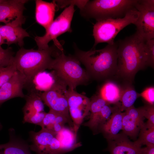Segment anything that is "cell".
Instances as JSON below:
<instances>
[{
	"instance_id": "6da1fadb",
	"label": "cell",
	"mask_w": 154,
	"mask_h": 154,
	"mask_svg": "<svg viewBox=\"0 0 154 154\" xmlns=\"http://www.w3.org/2000/svg\"><path fill=\"white\" fill-rule=\"evenodd\" d=\"M117 44V74L131 82L139 70L154 65V39L145 41L135 33Z\"/></svg>"
},
{
	"instance_id": "7a4b0ae2",
	"label": "cell",
	"mask_w": 154,
	"mask_h": 154,
	"mask_svg": "<svg viewBox=\"0 0 154 154\" xmlns=\"http://www.w3.org/2000/svg\"><path fill=\"white\" fill-rule=\"evenodd\" d=\"M75 47V57L84 66L90 77L101 79L117 74V42L108 44L102 49L92 48L88 51Z\"/></svg>"
},
{
	"instance_id": "3957f363",
	"label": "cell",
	"mask_w": 154,
	"mask_h": 154,
	"mask_svg": "<svg viewBox=\"0 0 154 154\" xmlns=\"http://www.w3.org/2000/svg\"><path fill=\"white\" fill-rule=\"evenodd\" d=\"M59 42L54 43L46 49L35 50L21 48L14 57L13 62L17 71L25 77L27 83H31L39 73L50 69L58 49Z\"/></svg>"
},
{
	"instance_id": "277c9868",
	"label": "cell",
	"mask_w": 154,
	"mask_h": 154,
	"mask_svg": "<svg viewBox=\"0 0 154 154\" xmlns=\"http://www.w3.org/2000/svg\"><path fill=\"white\" fill-rule=\"evenodd\" d=\"M75 57L65 55L63 49L57 51L50 69L53 75L65 83L68 88L74 90L78 86L86 84L91 77Z\"/></svg>"
},
{
	"instance_id": "5b68a950",
	"label": "cell",
	"mask_w": 154,
	"mask_h": 154,
	"mask_svg": "<svg viewBox=\"0 0 154 154\" xmlns=\"http://www.w3.org/2000/svg\"><path fill=\"white\" fill-rule=\"evenodd\" d=\"M137 0H88L83 9L82 15L97 21L121 18L131 10L135 8Z\"/></svg>"
},
{
	"instance_id": "8992f818",
	"label": "cell",
	"mask_w": 154,
	"mask_h": 154,
	"mask_svg": "<svg viewBox=\"0 0 154 154\" xmlns=\"http://www.w3.org/2000/svg\"><path fill=\"white\" fill-rule=\"evenodd\" d=\"M139 15V12L135 8L127 12L123 18L97 21L93 27V35L95 42L92 48L96 49V46L100 43H114L118 33L127 26L134 24Z\"/></svg>"
},
{
	"instance_id": "52a82bcc",
	"label": "cell",
	"mask_w": 154,
	"mask_h": 154,
	"mask_svg": "<svg viewBox=\"0 0 154 154\" xmlns=\"http://www.w3.org/2000/svg\"><path fill=\"white\" fill-rule=\"evenodd\" d=\"M75 10L74 5H70L45 30L46 33L42 36H37L35 40L39 50L46 49L49 47L48 43L51 40L58 41L57 37L67 32H70L71 23Z\"/></svg>"
},
{
	"instance_id": "ba28073f",
	"label": "cell",
	"mask_w": 154,
	"mask_h": 154,
	"mask_svg": "<svg viewBox=\"0 0 154 154\" xmlns=\"http://www.w3.org/2000/svg\"><path fill=\"white\" fill-rule=\"evenodd\" d=\"M54 77L55 82L51 87L47 90L39 93V95L50 110L63 114L72 120L66 95L67 86L61 80Z\"/></svg>"
},
{
	"instance_id": "9c48e42d",
	"label": "cell",
	"mask_w": 154,
	"mask_h": 154,
	"mask_svg": "<svg viewBox=\"0 0 154 154\" xmlns=\"http://www.w3.org/2000/svg\"><path fill=\"white\" fill-rule=\"evenodd\" d=\"M135 7L139 13L135 33L145 41L154 39V0H137Z\"/></svg>"
},
{
	"instance_id": "30bf717a",
	"label": "cell",
	"mask_w": 154,
	"mask_h": 154,
	"mask_svg": "<svg viewBox=\"0 0 154 154\" xmlns=\"http://www.w3.org/2000/svg\"><path fill=\"white\" fill-rule=\"evenodd\" d=\"M56 133L46 129L42 128L37 132L31 131L30 136L31 144L30 149L37 154H63Z\"/></svg>"
},
{
	"instance_id": "8fae6325",
	"label": "cell",
	"mask_w": 154,
	"mask_h": 154,
	"mask_svg": "<svg viewBox=\"0 0 154 154\" xmlns=\"http://www.w3.org/2000/svg\"><path fill=\"white\" fill-rule=\"evenodd\" d=\"M66 95L74 129L78 131L84 118L90 111V100L74 90L69 88L67 90Z\"/></svg>"
},
{
	"instance_id": "7c38bea8",
	"label": "cell",
	"mask_w": 154,
	"mask_h": 154,
	"mask_svg": "<svg viewBox=\"0 0 154 154\" xmlns=\"http://www.w3.org/2000/svg\"><path fill=\"white\" fill-rule=\"evenodd\" d=\"M25 17L17 19L4 25H0V33L4 44L8 46L13 44H17L21 48L24 44V38L30 35L22 27L25 21Z\"/></svg>"
},
{
	"instance_id": "4fadbf2b",
	"label": "cell",
	"mask_w": 154,
	"mask_h": 154,
	"mask_svg": "<svg viewBox=\"0 0 154 154\" xmlns=\"http://www.w3.org/2000/svg\"><path fill=\"white\" fill-rule=\"evenodd\" d=\"M143 107L135 108L133 106L128 108L124 112L122 130L127 136L135 138L144 125Z\"/></svg>"
},
{
	"instance_id": "5bb4252c",
	"label": "cell",
	"mask_w": 154,
	"mask_h": 154,
	"mask_svg": "<svg viewBox=\"0 0 154 154\" xmlns=\"http://www.w3.org/2000/svg\"><path fill=\"white\" fill-rule=\"evenodd\" d=\"M27 84L25 76L17 71L7 82L0 87V106L12 98H25L23 89Z\"/></svg>"
},
{
	"instance_id": "9a60e30c",
	"label": "cell",
	"mask_w": 154,
	"mask_h": 154,
	"mask_svg": "<svg viewBox=\"0 0 154 154\" xmlns=\"http://www.w3.org/2000/svg\"><path fill=\"white\" fill-rule=\"evenodd\" d=\"M108 140L107 150L110 154H144L143 147H139L130 141L123 133Z\"/></svg>"
},
{
	"instance_id": "2e32d148",
	"label": "cell",
	"mask_w": 154,
	"mask_h": 154,
	"mask_svg": "<svg viewBox=\"0 0 154 154\" xmlns=\"http://www.w3.org/2000/svg\"><path fill=\"white\" fill-rule=\"evenodd\" d=\"M26 0H4L0 4V22L7 24L24 17L23 12Z\"/></svg>"
},
{
	"instance_id": "e0dca14e",
	"label": "cell",
	"mask_w": 154,
	"mask_h": 154,
	"mask_svg": "<svg viewBox=\"0 0 154 154\" xmlns=\"http://www.w3.org/2000/svg\"><path fill=\"white\" fill-rule=\"evenodd\" d=\"M35 2L36 21L46 30L54 21L57 5L55 1L50 3L36 0Z\"/></svg>"
},
{
	"instance_id": "ac0fdd59",
	"label": "cell",
	"mask_w": 154,
	"mask_h": 154,
	"mask_svg": "<svg viewBox=\"0 0 154 154\" xmlns=\"http://www.w3.org/2000/svg\"><path fill=\"white\" fill-rule=\"evenodd\" d=\"M123 115L124 112L121 111L117 105L114 108L110 118L99 127V130L103 133L108 140L116 137L122 130Z\"/></svg>"
},
{
	"instance_id": "d6986e66",
	"label": "cell",
	"mask_w": 154,
	"mask_h": 154,
	"mask_svg": "<svg viewBox=\"0 0 154 154\" xmlns=\"http://www.w3.org/2000/svg\"><path fill=\"white\" fill-rule=\"evenodd\" d=\"M66 123L70 127H73L72 120L63 114L50 110L48 113H46L40 126L42 128L46 129L56 134Z\"/></svg>"
},
{
	"instance_id": "ffe728a7",
	"label": "cell",
	"mask_w": 154,
	"mask_h": 154,
	"mask_svg": "<svg viewBox=\"0 0 154 154\" xmlns=\"http://www.w3.org/2000/svg\"><path fill=\"white\" fill-rule=\"evenodd\" d=\"M77 131L73 128L63 127L56 134V137L59 141L64 153L71 151L81 145L77 141Z\"/></svg>"
},
{
	"instance_id": "44dd1931",
	"label": "cell",
	"mask_w": 154,
	"mask_h": 154,
	"mask_svg": "<svg viewBox=\"0 0 154 154\" xmlns=\"http://www.w3.org/2000/svg\"><path fill=\"white\" fill-rule=\"evenodd\" d=\"M24 98L26 102L23 108L24 117L44 112V104L39 93L32 89Z\"/></svg>"
},
{
	"instance_id": "7402d4cb",
	"label": "cell",
	"mask_w": 154,
	"mask_h": 154,
	"mask_svg": "<svg viewBox=\"0 0 154 154\" xmlns=\"http://www.w3.org/2000/svg\"><path fill=\"white\" fill-rule=\"evenodd\" d=\"M107 104H108L99 94L93 96L90 100V118L84 125L88 127L93 131L98 130L97 122L101 110Z\"/></svg>"
},
{
	"instance_id": "603a6c76",
	"label": "cell",
	"mask_w": 154,
	"mask_h": 154,
	"mask_svg": "<svg viewBox=\"0 0 154 154\" xmlns=\"http://www.w3.org/2000/svg\"><path fill=\"white\" fill-rule=\"evenodd\" d=\"M122 91V89L118 84L109 81L102 87L99 94L108 104L117 105L119 103Z\"/></svg>"
},
{
	"instance_id": "cb8c5ba5",
	"label": "cell",
	"mask_w": 154,
	"mask_h": 154,
	"mask_svg": "<svg viewBox=\"0 0 154 154\" xmlns=\"http://www.w3.org/2000/svg\"><path fill=\"white\" fill-rule=\"evenodd\" d=\"M9 133V142L0 144V154H32L29 150V146L26 143L15 138Z\"/></svg>"
},
{
	"instance_id": "d4e9b609",
	"label": "cell",
	"mask_w": 154,
	"mask_h": 154,
	"mask_svg": "<svg viewBox=\"0 0 154 154\" xmlns=\"http://www.w3.org/2000/svg\"><path fill=\"white\" fill-rule=\"evenodd\" d=\"M140 96L132 87L128 86L122 89L120 101L121 103L118 105L121 112L125 111L133 106L137 98Z\"/></svg>"
},
{
	"instance_id": "484cf974",
	"label": "cell",
	"mask_w": 154,
	"mask_h": 154,
	"mask_svg": "<svg viewBox=\"0 0 154 154\" xmlns=\"http://www.w3.org/2000/svg\"><path fill=\"white\" fill-rule=\"evenodd\" d=\"M138 139L133 142L137 146L154 144V127L147 126L145 123L139 131Z\"/></svg>"
},
{
	"instance_id": "4316f807",
	"label": "cell",
	"mask_w": 154,
	"mask_h": 154,
	"mask_svg": "<svg viewBox=\"0 0 154 154\" xmlns=\"http://www.w3.org/2000/svg\"><path fill=\"white\" fill-rule=\"evenodd\" d=\"M36 78L37 87L44 92L49 90L55 82V78L52 73L43 71L38 74Z\"/></svg>"
},
{
	"instance_id": "83f0119b",
	"label": "cell",
	"mask_w": 154,
	"mask_h": 154,
	"mask_svg": "<svg viewBox=\"0 0 154 154\" xmlns=\"http://www.w3.org/2000/svg\"><path fill=\"white\" fill-rule=\"evenodd\" d=\"M17 71L14 62L6 67L0 68V87L7 82Z\"/></svg>"
},
{
	"instance_id": "f1b7e54d",
	"label": "cell",
	"mask_w": 154,
	"mask_h": 154,
	"mask_svg": "<svg viewBox=\"0 0 154 154\" xmlns=\"http://www.w3.org/2000/svg\"><path fill=\"white\" fill-rule=\"evenodd\" d=\"M14 52L11 48L0 50V68L6 67L13 62Z\"/></svg>"
},
{
	"instance_id": "f546056e",
	"label": "cell",
	"mask_w": 154,
	"mask_h": 154,
	"mask_svg": "<svg viewBox=\"0 0 154 154\" xmlns=\"http://www.w3.org/2000/svg\"><path fill=\"white\" fill-rule=\"evenodd\" d=\"M114 108H112L106 104L102 108L97 122L98 129L110 117L113 112Z\"/></svg>"
},
{
	"instance_id": "4dcf8cb0",
	"label": "cell",
	"mask_w": 154,
	"mask_h": 154,
	"mask_svg": "<svg viewBox=\"0 0 154 154\" xmlns=\"http://www.w3.org/2000/svg\"><path fill=\"white\" fill-rule=\"evenodd\" d=\"M144 116L148 120L145 123L148 127H154V105L149 104L143 107Z\"/></svg>"
},
{
	"instance_id": "1f68e13d",
	"label": "cell",
	"mask_w": 154,
	"mask_h": 154,
	"mask_svg": "<svg viewBox=\"0 0 154 154\" xmlns=\"http://www.w3.org/2000/svg\"><path fill=\"white\" fill-rule=\"evenodd\" d=\"M46 113L44 111L39 112L27 117H23L24 123H33L40 126Z\"/></svg>"
},
{
	"instance_id": "d6a6232c",
	"label": "cell",
	"mask_w": 154,
	"mask_h": 154,
	"mask_svg": "<svg viewBox=\"0 0 154 154\" xmlns=\"http://www.w3.org/2000/svg\"><path fill=\"white\" fill-rule=\"evenodd\" d=\"M139 95L149 104L154 105V88L153 87L147 88L141 93L139 94Z\"/></svg>"
},
{
	"instance_id": "836d02e7",
	"label": "cell",
	"mask_w": 154,
	"mask_h": 154,
	"mask_svg": "<svg viewBox=\"0 0 154 154\" xmlns=\"http://www.w3.org/2000/svg\"><path fill=\"white\" fill-rule=\"evenodd\" d=\"M146 146L143 147L144 154H154V144Z\"/></svg>"
},
{
	"instance_id": "e575fe53",
	"label": "cell",
	"mask_w": 154,
	"mask_h": 154,
	"mask_svg": "<svg viewBox=\"0 0 154 154\" xmlns=\"http://www.w3.org/2000/svg\"><path fill=\"white\" fill-rule=\"evenodd\" d=\"M4 43V42L2 40V37L0 33V48H2L1 45Z\"/></svg>"
},
{
	"instance_id": "d590c367",
	"label": "cell",
	"mask_w": 154,
	"mask_h": 154,
	"mask_svg": "<svg viewBox=\"0 0 154 154\" xmlns=\"http://www.w3.org/2000/svg\"><path fill=\"white\" fill-rule=\"evenodd\" d=\"M2 128V125L1 123H0V130Z\"/></svg>"
},
{
	"instance_id": "8d00e7d4",
	"label": "cell",
	"mask_w": 154,
	"mask_h": 154,
	"mask_svg": "<svg viewBox=\"0 0 154 154\" xmlns=\"http://www.w3.org/2000/svg\"><path fill=\"white\" fill-rule=\"evenodd\" d=\"M4 0H0V4Z\"/></svg>"
},
{
	"instance_id": "74e56055",
	"label": "cell",
	"mask_w": 154,
	"mask_h": 154,
	"mask_svg": "<svg viewBox=\"0 0 154 154\" xmlns=\"http://www.w3.org/2000/svg\"><path fill=\"white\" fill-rule=\"evenodd\" d=\"M2 48H0V50L1 49H2Z\"/></svg>"
}]
</instances>
